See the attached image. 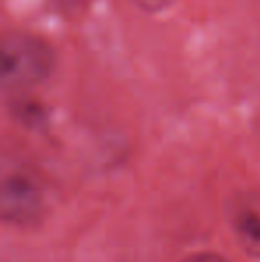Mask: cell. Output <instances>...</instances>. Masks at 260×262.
I'll return each instance as SVG.
<instances>
[{"instance_id":"obj_1","label":"cell","mask_w":260,"mask_h":262,"mask_svg":"<svg viewBox=\"0 0 260 262\" xmlns=\"http://www.w3.org/2000/svg\"><path fill=\"white\" fill-rule=\"evenodd\" d=\"M49 209L43 182L29 168L4 166L0 184V217L6 225L29 228L41 223Z\"/></svg>"},{"instance_id":"obj_2","label":"cell","mask_w":260,"mask_h":262,"mask_svg":"<svg viewBox=\"0 0 260 262\" xmlns=\"http://www.w3.org/2000/svg\"><path fill=\"white\" fill-rule=\"evenodd\" d=\"M54 54L34 36L9 34L2 41V86L7 91L34 88L50 77Z\"/></svg>"},{"instance_id":"obj_3","label":"cell","mask_w":260,"mask_h":262,"mask_svg":"<svg viewBox=\"0 0 260 262\" xmlns=\"http://www.w3.org/2000/svg\"><path fill=\"white\" fill-rule=\"evenodd\" d=\"M228 221L241 250L260 260V193L244 191L233 196L228 205Z\"/></svg>"},{"instance_id":"obj_4","label":"cell","mask_w":260,"mask_h":262,"mask_svg":"<svg viewBox=\"0 0 260 262\" xmlns=\"http://www.w3.org/2000/svg\"><path fill=\"white\" fill-rule=\"evenodd\" d=\"M137 7L148 11V13H159L173 6L177 0H132Z\"/></svg>"},{"instance_id":"obj_5","label":"cell","mask_w":260,"mask_h":262,"mask_svg":"<svg viewBox=\"0 0 260 262\" xmlns=\"http://www.w3.org/2000/svg\"><path fill=\"white\" fill-rule=\"evenodd\" d=\"M180 262H232V260H228L225 255L216 252H196L184 257Z\"/></svg>"}]
</instances>
